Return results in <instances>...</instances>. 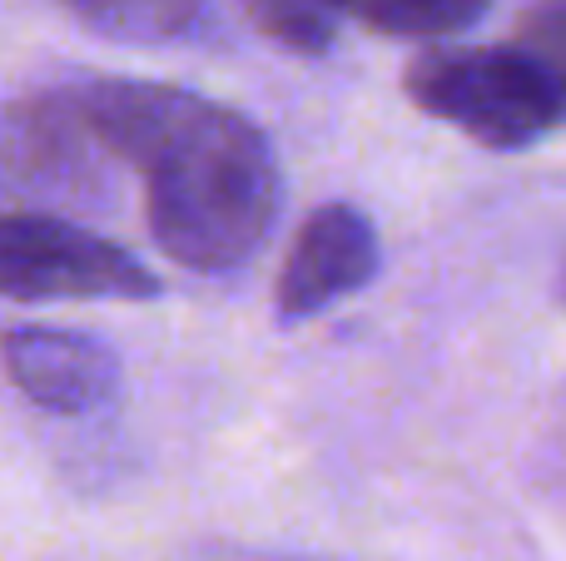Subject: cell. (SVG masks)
<instances>
[{"mask_svg":"<svg viewBox=\"0 0 566 561\" xmlns=\"http://www.w3.org/2000/svg\"><path fill=\"white\" fill-rule=\"evenodd\" d=\"M95 139L145 179L159 254L195 274H234L264 248L283 204L269 135L249 115L159 80H70Z\"/></svg>","mask_w":566,"mask_h":561,"instance_id":"1","label":"cell"},{"mask_svg":"<svg viewBox=\"0 0 566 561\" xmlns=\"http://www.w3.org/2000/svg\"><path fill=\"white\" fill-rule=\"evenodd\" d=\"M115 199V159L75 89L50 85L0 105V204L15 214H99Z\"/></svg>","mask_w":566,"mask_h":561,"instance_id":"2","label":"cell"},{"mask_svg":"<svg viewBox=\"0 0 566 561\" xmlns=\"http://www.w3.org/2000/svg\"><path fill=\"white\" fill-rule=\"evenodd\" d=\"M402 89L482 149H527L562 125L552 89L512 45H432L408 65Z\"/></svg>","mask_w":566,"mask_h":561,"instance_id":"3","label":"cell"},{"mask_svg":"<svg viewBox=\"0 0 566 561\" xmlns=\"http://www.w3.org/2000/svg\"><path fill=\"white\" fill-rule=\"evenodd\" d=\"M159 278L125 244L60 214H0V298L6 304H145Z\"/></svg>","mask_w":566,"mask_h":561,"instance_id":"4","label":"cell"},{"mask_svg":"<svg viewBox=\"0 0 566 561\" xmlns=\"http://www.w3.org/2000/svg\"><path fill=\"white\" fill-rule=\"evenodd\" d=\"M382 254H378V229L363 209L353 204H323L298 224L289 244V258L279 268L274 308L283 324H303V318L333 308L338 298L358 294L373 284Z\"/></svg>","mask_w":566,"mask_h":561,"instance_id":"5","label":"cell"},{"mask_svg":"<svg viewBox=\"0 0 566 561\" xmlns=\"http://www.w3.org/2000/svg\"><path fill=\"white\" fill-rule=\"evenodd\" d=\"M0 363L30 403L60 417L105 413L125 383L115 348L99 343L95 334H75V328H6Z\"/></svg>","mask_w":566,"mask_h":561,"instance_id":"6","label":"cell"},{"mask_svg":"<svg viewBox=\"0 0 566 561\" xmlns=\"http://www.w3.org/2000/svg\"><path fill=\"white\" fill-rule=\"evenodd\" d=\"M85 30L125 45H175L205 30L209 0H60Z\"/></svg>","mask_w":566,"mask_h":561,"instance_id":"7","label":"cell"},{"mask_svg":"<svg viewBox=\"0 0 566 561\" xmlns=\"http://www.w3.org/2000/svg\"><path fill=\"white\" fill-rule=\"evenodd\" d=\"M488 10L492 0H338V15L392 40H452Z\"/></svg>","mask_w":566,"mask_h":561,"instance_id":"8","label":"cell"},{"mask_svg":"<svg viewBox=\"0 0 566 561\" xmlns=\"http://www.w3.org/2000/svg\"><path fill=\"white\" fill-rule=\"evenodd\" d=\"M239 6L259 25V35L293 55H328L343 20L338 0H239Z\"/></svg>","mask_w":566,"mask_h":561,"instance_id":"9","label":"cell"},{"mask_svg":"<svg viewBox=\"0 0 566 561\" xmlns=\"http://www.w3.org/2000/svg\"><path fill=\"white\" fill-rule=\"evenodd\" d=\"M507 45L537 70V80L552 89L566 119V0H532L517 15V30H512Z\"/></svg>","mask_w":566,"mask_h":561,"instance_id":"10","label":"cell"},{"mask_svg":"<svg viewBox=\"0 0 566 561\" xmlns=\"http://www.w3.org/2000/svg\"><path fill=\"white\" fill-rule=\"evenodd\" d=\"M239 561H308V557H239Z\"/></svg>","mask_w":566,"mask_h":561,"instance_id":"11","label":"cell"}]
</instances>
